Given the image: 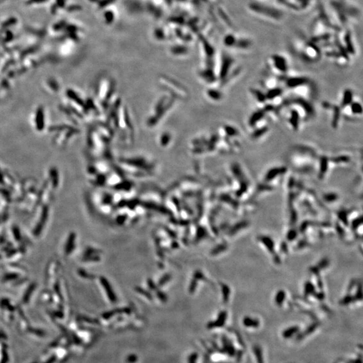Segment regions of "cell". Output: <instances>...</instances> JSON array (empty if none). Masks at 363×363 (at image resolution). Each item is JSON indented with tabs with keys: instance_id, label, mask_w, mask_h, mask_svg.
Listing matches in <instances>:
<instances>
[{
	"instance_id": "6da1fadb",
	"label": "cell",
	"mask_w": 363,
	"mask_h": 363,
	"mask_svg": "<svg viewBox=\"0 0 363 363\" xmlns=\"http://www.w3.org/2000/svg\"><path fill=\"white\" fill-rule=\"evenodd\" d=\"M249 8L254 13L268 19L279 20L282 18L283 16L282 12L277 10L276 8L270 7L268 5L266 6L262 3H251L249 5Z\"/></svg>"
},
{
	"instance_id": "7a4b0ae2",
	"label": "cell",
	"mask_w": 363,
	"mask_h": 363,
	"mask_svg": "<svg viewBox=\"0 0 363 363\" xmlns=\"http://www.w3.org/2000/svg\"><path fill=\"white\" fill-rule=\"evenodd\" d=\"M268 62L272 70L280 75L285 74L288 69V61L283 55L278 54L271 55Z\"/></svg>"
},
{
	"instance_id": "3957f363",
	"label": "cell",
	"mask_w": 363,
	"mask_h": 363,
	"mask_svg": "<svg viewBox=\"0 0 363 363\" xmlns=\"http://www.w3.org/2000/svg\"><path fill=\"white\" fill-rule=\"evenodd\" d=\"M225 43L227 46L237 47L239 48H242V49H246V48L250 47L252 43L250 40L241 37L238 38L236 37V36L232 35H228L227 36L225 39Z\"/></svg>"
},
{
	"instance_id": "277c9868",
	"label": "cell",
	"mask_w": 363,
	"mask_h": 363,
	"mask_svg": "<svg viewBox=\"0 0 363 363\" xmlns=\"http://www.w3.org/2000/svg\"><path fill=\"white\" fill-rule=\"evenodd\" d=\"M302 119L300 113L295 107H293L288 112L287 115V122L288 125L293 130H298L299 127V122Z\"/></svg>"
},
{
	"instance_id": "5b68a950",
	"label": "cell",
	"mask_w": 363,
	"mask_h": 363,
	"mask_svg": "<svg viewBox=\"0 0 363 363\" xmlns=\"http://www.w3.org/2000/svg\"><path fill=\"white\" fill-rule=\"evenodd\" d=\"M308 83L309 79L307 77L301 76L288 77L285 81V84H286L287 87L292 89H295L301 86H303V85H307Z\"/></svg>"
},
{
	"instance_id": "8992f818",
	"label": "cell",
	"mask_w": 363,
	"mask_h": 363,
	"mask_svg": "<svg viewBox=\"0 0 363 363\" xmlns=\"http://www.w3.org/2000/svg\"><path fill=\"white\" fill-rule=\"evenodd\" d=\"M287 169L284 168V167H277V168H273L270 170H269L267 173L265 175L264 179L266 181H271L274 180L276 177H280L281 175H283L286 172Z\"/></svg>"
},
{
	"instance_id": "52a82bcc",
	"label": "cell",
	"mask_w": 363,
	"mask_h": 363,
	"mask_svg": "<svg viewBox=\"0 0 363 363\" xmlns=\"http://www.w3.org/2000/svg\"><path fill=\"white\" fill-rule=\"evenodd\" d=\"M353 102V93L349 89H346L344 91L342 100L341 101L340 108L344 109L347 107Z\"/></svg>"
},
{
	"instance_id": "ba28073f",
	"label": "cell",
	"mask_w": 363,
	"mask_h": 363,
	"mask_svg": "<svg viewBox=\"0 0 363 363\" xmlns=\"http://www.w3.org/2000/svg\"><path fill=\"white\" fill-rule=\"evenodd\" d=\"M283 93V89L279 87H275L268 89L267 93H265L267 101L268 100H275L280 97L281 94Z\"/></svg>"
},
{
	"instance_id": "9c48e42d",
	"label": "cell",
	"mask_w": 363,
	"mask_h": 363,
	"mask_svg": "<svg viewBox=\"0 0 363 363\" xmlns=\"http://www.w3.org/2000/svg\"><path fill=\"white\" fill-rule=\"evenodd\" d=\"M350 112V115H361L362 113V107L358 102H352L347 107Z\"/></svg>"
},
{
	"instance_id": "30bf717a",
	"label": "cell",
	"mask_w": 363,
	"mask_h": 363,
	"mask_svg": "<svg viewBox=\"0 0 363 363\" xmlns=\"http://www.w3.org/2000/svg\"><path fill=\"white\" fill-rule=\"evenodd\" d=\"M329 159L326 157H322L320 159V169H319V175L320 177L321 178L324 176V175L327 173L329 166Z\"/></svg>"
},
{
	"instance_id": "8fae6325",
	"label": "cell",
	"mask_w": 363,
	"mask_h": 363,
	"mask_svg": "<svg viewBox=\"0 0 363 363\" xmlns=\"http://www.w3.org/2000/svg\"><path fill=\"white\" fill-rule=\"evenodd\" d=\"M251 92L252 95L254 96L255 99L258 102V103H262L264 104L267 102L266 95H265V93H262V91H260L257 89H252Z\"/></svg>"
},
{
	"instance_id": "7c38bea8",
	"label": "cell",
	"mask_w": 363,
	"mask_h": 363,
	"mask_svg": "<svg viewBox=\"0 0 363 363\" xmlns=\"http://www.w3.org/2000/svg\"><path fill=\"white\" fill-rule=\"evenodd\" d=\"M75 238V235L74 234H71L70 235V236H69L67 243L66 245V248H65V252H66V254H69V253L71 252L72 249L73 248V245H74Z\"/></svg>"
},
{
	"instance_id": "4fadbf2b",
	"label": "cell",
	"mask_w": 363,
	"mask_h": 363,
	"mask_svg": "<svg viewBox=\"0 0 363 363\" xmlns=\"http://www.w3.org/2000/svg\"><path fill=\"white\" fill-rule=\"evenodd\" d=\"M102 283L103 286L104 287V288L107 289V294L108 295V297H110V299H111L112 300L115 301V296H114V293L112 291V288L111 287H110L109 284L108 283V282L107 281V280L102 279Z\"/></svg>"
}]
</instances>
